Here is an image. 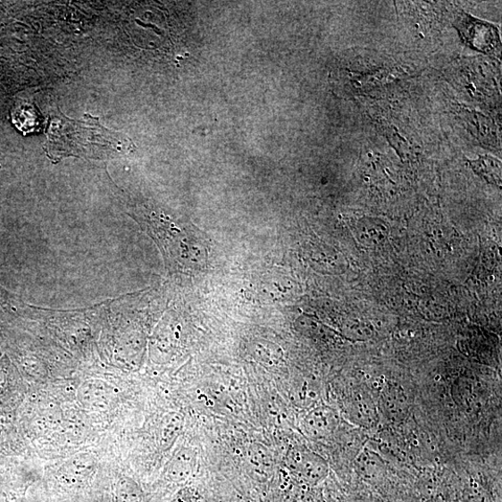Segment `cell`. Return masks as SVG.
<instances>
[{"instance_id": "obj_1", "label": "cell", "mask_w": 502, "mask_h": 502, "mask_svg": "<svg viewBox=\"0 0 502 502\" xmlns=\"http://www.w3.org/2000/svg\"><path fill=\"white\" fill-rule=\"evenodd\" d=\"M47 137L44 150L55 163L67 156L101 159L136 149L128 136L105 129L97 118L90 115L76 121L59 112L58 116L52 117Z\"/></svg>"}, {"instance_id": "obj_2", "label": "cell", "mask_w": 502, "mask_h": 502, "mask_svg": "<svg viewBox=\"0 0 502 502\" xmlns=\"http://www.w3.org/2000/svg\"><path fill=\"white\" fill-rule=\"evenodd\" d=\"M287 464L295 476L312 486L323 481L329 473L326 460L306 448H291L287 456Z\"/></svg>"}, {"instance_id": "obj_3", "label": "cell", "mask_w": 502, "mask_h": 502, "mask_svg": "<svg viewBox=\"0 0 502 502\" xmlns=\"http://www.w3.org/2000/svg\"><path fill=\"white\" fill-rule=\"evenodd\" d=\"M96 471L94 456L79 454L65 462L57 471L58 483L67 489H79L93 479Z\"/></svg>"}, {"instance_id": "obj_4", "label": "cell", "mask_w": 502, "mask_h": 502, "mask_svg": "<svg viewBox=\"0 0 502 502\" xmlns=\"http://www.w3.org/2000/svg\"><path fill=\"white\" fill-rule=\"evenodd\" d=\"M80 403L91 412H105L118 399L116 388L100 380H90L82 383L78 391Z\"/></svg>"}, {"instance_id": "obj_5", "label": "cell", "mask_w": 502, "mask_h": 502, "mask_svg": "<svg viewBox=\"0 0 502 502\" xmlns=\"http://www.w3.org/2000/svg\"><path fill=\"white\" fill-rule=\"evenodd\" d=\"M379 415L386 422L396 423L403 421L408 413L407 398L399 386H384L377 405Z\"/></svg>"}, {"instance_id": "obj_6", "label": "cell", "mask_w": 502, "mask_h": 502, "mask_svg": "<svg viewBox=\"0 0 502 502\" xmlns=\"http://www.w3.org/2000/svg\"><path fill=\"white\" fill-rule=\"evenodd\" d=\"M338 424V415L334 410L325 406L313 409L305 420V431L316 439H326L331 435Z\"/></svg>"}, {"instance_id": "obj_7", "label": "cell", "mask_w": 502, "mask_h": 502, "mask_svg": "<svg viewBox=\"0 0 502 502\" xmlns=\"http://www.w3.org/2000/svg\"><path fill=\"white\" fill-rule=\"evenodd\" d=\"M350 419L357 425L374 427L380 420L378 406L373 399L363 392L356 393L348 406Z\"/></svg>"}, {"instance_id": "obj_8", "label": "cell", "mask_w": 502, "mask_h": 502, "mask_svg": "<svg viewBox=\"0 0 502 502\" xmlns=\"http://www.w3.org/2000/svg\"><path fill=\"white\" fill-rule=\"evenodd\" d=\"M197 455L191 448H181L175 453L166 467L169 481L180 483L186 481L197 465Z\"/></svg>"}, {"instance_id": "obj_9", "label": "cell", "mask_w": 502, "mask_h": 502, "mask_svg": "<svg viewBox=\"0 0 502 502\" xmlns=\"http://www.w3.org/2000/svg\"><path fill=\"white\" fill-rule=\"evenodd\" d=\"M113 502H145V493L134 479L123 475L113 486Z\"/></svg>"}, {"instance_id": "obj_10", "label": "cell", "mask_w": 502, "mask_h": 502, "mask_svg": "<svg viewBox=\"0 0 502 502\" xmlns=\"http://www.w3.org/2000/svg\"><path fill=\"white\" fill-rule=\"evenodd\" d=\"M182 417L179 414H169L165 415L159 425V445L164 450L172 448L182 429Z\"/></svg>"}, {"instance_id": "obj_11", "label": "cell", "mask_w": 502, "mask_h": 502, "mask_svg": "<svg viewBox=\"0 0 502 502\" xmlns=\"http://www.w3.org/2000/svg\"><path fill=\"white\" fill-rule=\"evenodd\" d=\"M357 472L364 478L373 479L380 476L384 471V463L380 456L370 450H363L356 459Z\"/></svg>"}, {"instance_id": "obj_12", "label": "cell", "mask_w": 502, "mask_h": 502, "mask_svg": "<svg viewBox=\"0 0 502 502\" xmlns=\"http://www.w3.org/2000/svg\"><path fill=\"white\" fill-rule=\"evenodd\" d=\"M460 502H494V500L488 489L481 484L473 481L464 488Z\"/></svg>"}, {"instance_id": "obj_13", "label": "cell", "mask_w": 502, "mask_h": 502, "mask_svg": "<svg viewBox=\"0 0 502 502\" xmlns=\"http://www.w3.org/2000/svg\"><path fill=\"white\" fill-rule=\"evenodd\" d=\"M354 502H380V501L373 497L364 496L356 498Z\"/></svg>"}, {"instance_id": "obj_14", "label": "cell", "mask_w": 502, "mask_h": 502, "mask_svg": "<svg viewBox=\"0 0 502 502\" xmlns=\"http://www.w3.org/2000/svg\"><path fill=\"white\" fill-rule=\"evenodd\" d=\"M453 502H460V501H459V500H456V501H453Z\"/></svg>"}]
</instances>
